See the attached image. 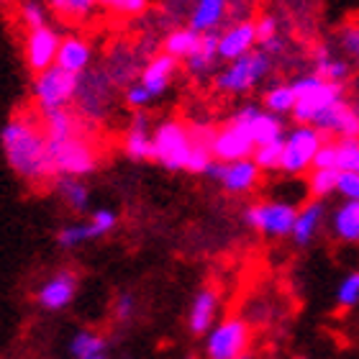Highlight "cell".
I'll return each mask as SVG.
<instances>
[{
    "instance_id": "7402d4cb",
    "label": "cell",
    "mask_w": 359,
    "mask_h": 359,
    "mask_svg": "<svg viewBox=\"0 0 359 359\" xmlns=\"http://www.w3.org/2000/svg\"><path fill=\"white\" fill-rule=\"evenodd\" d=\"M331 231L346 244L359 241V201H344L331 213Z\"/></svg>"
},
{
    "instance_id": "ac0fdd59",
    "label": "cell",
    "mask_w": 359,
    "mask_h": 359,
    "mask_svg": "<svg viewBox=\"0 0 359 359\" xmlns=\"http://www.w3.org/2000/svg\"><path fill=\"white\" fill-rule=\"evenodd\" d=\"M175 72H177V60H175L172 54L162 52L147 62V67L142 69V80H139V83L157 97L170 88V80H172Z\"/></svg>"
},
{
    "instance_id": "60d3db41",
    "label": "cell",
    "mask_w": 359,
    "mask_h": 359,
    "mask_svg": "<svg viewBox=\"0 0 359 359\" xmlns=\"http://www.w3.org/2000/svg\"><path fill=\"white\" fill-rule=\"evenodd\" d=\"M90 221L95 224V229L100 231V236H105V233H111L113 229H116V213L113 210H108V208H100V210H95L93 216H90Z\"/></svg>"
},
{
    "instance_id": "8992f818",
    "label": "cell",
    "mask_w": 359,
    "mask_h": 359,
    "mask_svg": "<svg viewBox=\"0 0 359 359\" xmlns=\"http://www.w3.org/2000/svg\"><path fill=\"white\" fill-rule=\"evenodd\" d=\"M154 149H157V162L165 170H187L190 151H193L190 126L180 121L159 123L154 128Z\"/></svg>"
},
{
    "instance_id": "9c48e42d",
    "label": "cell",
    "mask_w": 359,
    "mask_h": 359,
    "mask_svg": "<svg viewBox=\"0 0 359 359\" xmlns=\"http://www.w3.org/2000/svg\"><path fill=\"white\" fill-rule=\"evenodd\" d=\"M257 151L255 136L249 123L231 118L226 126L216 131V142H213V157L218 162H239V159H252Z\"/></svg>"
},
{
    "instance_id": "44dd1931",
    "label": "cell",
    "mask_w": 359,
    "mask_h": 359,
    "mask_svg": "<svg viewBox=\"0 0 359 359\" xmlns=\"http://www.w3.org/2000/svg\"><path fill=\"white\" fill-rule=\"evenodd\" d=\"M323 213H326L323 201H316V198L298 210V221H295V229H292V239H295L298 247H306V244L313 241V236L323 224Z\"/></svg>"
},
{
    "instance_id": "836d02e7",
    "label": "cell",
    "mask_w": 359,
    "mask_h": 359,
    "mask_svg": "<svg viewBox=\"0 0 359 359\" xmlns=\"http://www.w3.org/2000/svg\"><path fill=\"white\" fill-rule=\"evenodd\" d=\"M283 154H285V139H283V142L257 147L255 157H252V159H255L262 170H280V165H283Z\"/></svg>"
},
{
    "instance_id": "484cf974",
    "label": "cell",
    "mask_w": 359,
    "mask_h": 359,
    "mask_svg": "<svg viewBox=\"0 0 359 359\" xmlns=\"http://www.w3.org/2000/svg\"><path fill=\"white\" fill-rule=\"evenodd\" d=\"M218 36H221V34H216V31L203 34L201 49L187 60V69H190L193 75H208L210 69H213V62L218 60Z\"/></svg>"
},
{
    "instance_id": "681fc988",
    "label": "cell",
    "mask_w": 359,
    "mask_h": 359,
    "mask_svg": "<svg viewBox=\"0 0 359 359\" xmlns=\"http://www.w3.org/2000/svg\"><path fill=\"white\" fill-rule=\"evenodd\" d=\"M3 3H11V0H3Z\"/></svg>"
},
{
    "instance_id": "9a60e30c",
    "label": "cell",
    "mask_w": 359,
    "mask_h": 359,
    "mask_svg": "<svg viewBox=\"0 0 359 359\" xmlns=\"http://www.w3.org/2000/svg\"><path fill=\"white\" fill-rule=\"evenodd\" d=\"M77 292V277L72 272H57L39 287V303L46 311H62L72 303Z\"/></svg>"
},
{
    "instance_id": "603a6c76",
    "label": "cell",
    "mask_w": 359,
    "mask_h": 359,
    "mask_svg": "<svg viewBox=\"0 0 359 359\" xmlns=\"http://www.w3.org/2000/svg\"><path fill=\"white\" fill-rule=\"evenodd\" d=\"M229 0H198L190 15V29L198 34H210L216 31V26L224 21Z\"/></svg>"
},
{
    "instance_id": "ba28073f",
    "label": "cell",
    "mask_w": 359,
    "mask_h": 359,
    "mask_svg": "<svg viewBox=\"0 0 359 359\" xmlns=\"http://www.w3.org/2000/svg\"><path fill=\"white\" fill-rule=\"evenodd\" d=\"M298 210L292 203L283 201H269V203H257L244 210V221L252 229H257L264 236L272 239H283V236H292L295 221H298Z\"/></svg>"
},
{
    "instance_id": "7dc6e473",
    "label": "cell",
    "mask_w": 359,
    "mask_h": 359,
    "mask_svg": "<svg viewBox=\"0 0 359 359\" xmlns=\"http://www.w3.org/2000/svg\"><path fill=\"white\" fill-rule=\"evenodd\" d=\"M97 3L105 6V8H111V11H113V6H116V0H97Z\"/></svg>"
},
{
    "instance_id": "cb8c5ba5",
    "label": "cell",
    "mask_w": 359,
    "mask_h": 359,
    "mask_svg": "<svg viewBox=\"0 0 359 359\" xmlns=\"http://www.w3.org/2000/svg\"><path fill=\"white\" fill-rule=\"evenodd\" d=\"M249 128H252V136H255L257 147L283 142L285 136H287V134H285L280 116H275V113H269V111H259V116L249 123Z\"/></svg>"
},
{
    "instance_id": "ee69618b",
    "label": "cell",
    "mask_w": 359,
    "mask_h": 359,
    "mask_svg": "<svg viewBox=\"0 0 359 359\" xmlns=\"http://www.w3.org/2000/svg\"><path fill=\"white\" fill-rule=\"evenodd\" d=\"M147 6H149V0H116L113 11L123 15H139L147 11Z\"/></svg>"
},
{
    "instance_id": "f1b7e54d",
    "label": "cell",
    "mask_w": 359,
    "mask_h": 359,
    "mask_svg": "<svg viewBox=\"0 0 359 359\" xmlns=\"http://www.w3.org/2000/svg\"><path fill=\"white\" fill-rule=\"evenodd\" d=\"M90 239H100V231L95 229L93 221H83V224H67L57 233V241H60L62 249H75L80 244Z\"/></svg>"
},
{
    "instance_id": "d590c367",
    "label": "cell",
    "mask_w": 359,
    "mask_h": 359,
    "mask_svg": "<svg viewBox=\"0 0 359 359\" xmlns=\"http://www.w3.org/2000/svg\"><path fill=\"white\" fill-rule=\"evenodd\" d=\"M18 15H21V21L29 26V31L46 26V8L41 6L39 0H23L21 8H18Z\"/></svg>"
},
{
    "instance_id": "277c9868",
    "label": "cell",
    "mask_w": 359,
    "mask_h": 359,
    "mask_svg": "<svg viewBox=\"0 0 359 359\" xmlns=\"http://www.w3.org/2000/svg\"><path fill=\"white\" fill-rule=\"evenodd\" d=\"M31 93H34V100L41 111L67 108L80 93V75H72V72L54 65L46 72H39Z\"/></svg>"
},
{
    "instance_id": "bcb514c9",
    "label": "cell",
    "mask_w": 359,
    "mask_h": 359,
    "mask_svg": "<svg viewBox=\"0 0 359 359\" xmlns=\"http://www.w3.org/2000/svg\"><path fill=\"white\" fill-rule=\"evenodd\" d=\"M67 3H69V0H49V6H52L54 11H57V13H62V15H65V11H67Z\"/></svg>"
},
{
    "instance_id": "8d00e7d4",
    "label": "cell",
    "mask_w": 359,
    "mask_h": 359,
    "mask_svg": "<svg viewBox=\"0 0 359 359\" xmlns=\"http://www.w3.org/2000/svg\"><path fill=\"white\" fill-rule=\"evenodd\" d=\"M313 170H339V151H337V142H323L321 151L316 154Z\"/></svg>"
},
{
    "instance_id": "e575fe53",
    "label": "cell",
    "mask_w": 359,
    "mask_h": 359,
    "mask_svg": "<svg viewBox=\"0 0 359 359\" xmlns=\"http://www.w3.org/2000/svg\"><path fill=\"white\" fill-rule=\"evenodd\" d=\"M337 303L341 308H354L359 303V272H349V275L339 283Z\"/></svg>"
},
{
    "instance_id": "f546056e",
    "label": "cell",
    "mask_w": 359,
    "mask_h": 359,
    "mask_svg": "<svg viewBox=\"0 0 359 359\" xmlns=\"http://www.w3.org/2000/svg\"><path fill=\"white\" fill-rule=\"evenodd\" d=\"M339 180H341L339 170H311L308 190H311V195H313L316 201H323L331 193H339Z\"/></svg>"
},
{
    "instance_id": "83f0119b",
    "label": "cell",
    "mask_w": 359,
    "mask_h": 359,
    "mask_svg": "<svg viewBox=\"0 0 359 359\" xmlns=\"http://www.w3.org/2000/svg\"><path fill=\"white\" fill-rule=\"evenodd\" d=\"M57 190H60L62 201L67 203L69 208L77 210V213H85L90 205V190L83 180L77 177H60L57 182Z\"/></svg>"
},
{
    "instance_id": "52a82bcc",
    "label": "cell",
    "mask_w": 359,
    "mask_h": 359,
    "mask_svg": "<svg viewBox=\"0 0 359 359\" xmlns=\"http://www.w3.org/2000/svg\"><path fill=\"white\" fill-rule=\"evenodd\" d=\"M252 331L244 318H224L208 331L205 357L208 359H244L247 357Z\"/></svg>"
},
{
    "instance_id": "ab89813d",
    "label": "cell",
    "mask_w": 359,
    "mask_h": 359,
    "mask_svg": "<svg viewBox=\"0 0 359 359\" xmlns=\"http://www.w3.org/2000/svg\"><path fill=\"white\" fill-rule=\"evenodd\" d=\"M341 46H344V52L352 57V60L359 62V26L352 23V26H346L341 31Z\"/></svg>"
},
{
    "instance_id": "30bf717a",
    "label": "cell",
    "mask_w": 359,
    "mask_h": 359,
    "mask_svg": "<svg viewBox=\"0 0 359 359\" xmlns=\"http://www.w3.org/2000/svg\"><path fill=\"white\" fill-rule=\"evenodd\" d=\"M205 175L218 180L224 185L226 193L231 195H244L249 190H255L262 175V167L257 165L255 159H239V162H218L213 159Z\"/></svg>"
},
{
    "instance_id": "6da1fadb",
    "label": "cell",
    "mask_w": 359,
    "mask_h": 359,
    "mask_svg": "<svg viewBox=\"0 0 359 359\" xmlns=\"http://www.w3.org/2000/svg\"><path fill=\"white\" fill-rule=\"evenodd\" d=\"M0 147L8 167L21 175L26 182H46L57 177L52 144L46 139L44 128L26 116H15L0 131Z\"/></svg>"
},
{
    "instance_id": "8fae6325",
    "label": "cell",
    "mask_w": 359,
    "mask_h": 359,
    "mask_svg": "<svg viewBox=\"0 0 359 359\" xmlns=\"http://www.w3.org/2000/svg\"><path fill=\"white\" fill-rule=\"evenodd\" d=\"M52 154H54V167L60 177H85L95 170L97 157L93 147H90L85 139H72V142L65 144H52Z\"/></svg>"
},
{
    "instance_id": "c3c4849f",
    "label": "cell",
    "mask_w": 359,
    "mask_h": 359,
    "mask_svg": "<svg viewBox=\"0 0 359 359\" xmlns=\"http://www.w3.org/2000/svg\"><path fill=\"white\" fill-rule=\"evenodd\" d=\"M83 359H105V354H95V357H83Z\"/></svg>"
},
{
    "instance_id": "4fadbf2b",
    "label": "cell",
    "mask_w": 359,
    "mask_h": 359,
    "mask_svg": "<svg viewBox=\"0 0 359 359\" xmlns=\"http://www.w3.org/2000/svg\"><path fill=\"white\" fill-rule=\"evenodd\" d=\"M257 23L255 21H239L218 36V60L236 62L247 54L257 52Z\"/></svg>"
},
{
    "instance_id": "d6a6232c",
    "label": "cell",
    "mask_w": 359,
    "mask_h": 359,
    "mask_svg": "<svg viewBox=\"0 0 359 359\" xmlns=\"http://www.w3.org/2000/svg\"><path fill=\"white\" fill-rule=\"evenodd\" d=\"M339 172L359 175V139H339Z\"/></svg>"
},
{
    "instance_id": "7a4b0ae2",
    "label": "cell",
    "mask_w": 359,
    "mask_h": 359,
    "mask_svg": "<svg viewBox=\"0 0 359 359\" xmlns=\"http://www.w3.org/2000/svg\"><path fill=\"white\" fill-rule=\"evenodd\" d=\"M295 93H298V103L292 111V118L298 123H308L316 126V121L321 118L323 113L334 108L337 103H341V85L329 83L313 72V75H300L292 83Z\"/></svg>"
},
{
    "instance_id": "4316f807",
    "label": "cell",
    "mask_w": 359,
    "mask_h": 359,
    "mask_svg": "<svg viewBox=\"0 0 359 359\" xmlns=\"http://www.w3.org/2000/svg\"><path fill=\"white\" fill-rule=\"evenodd\" d=\"M295 103H298V93L292 88V83L275 85L264 93V111L275 113V116H285V113L295 111Z\"/></svg>"
},
{
    "instance_id": "f907efd6",
    "label": "cell",
    "mask_w": 359,
    "mask_h": 359,
    "mask_svg": "<svg viewBox=\"0 0 359 359\" xmlns=\"http://www.w3.org/2000/svg\"><path fill=\"white\" fill-rule=\"evenodd\" d=\"M295 359H303V357H295Z\"/></svg>"
},
{
    "instance_id": "5b68a950",
    "label": "cell",
    "mask_w": 359,
    "mask_h": 359,
    "mask_svg": "<svg viewBox=\"0 0 359 359\" xmlns=\"http://www.w3.org/2000/svg\"><path fill=\"white\" fill-rule=\"evenodd\" d=\"M323 147V136L316 126L308 123H298V126L287 131L285 136V154L280 170L287 175H303L308 170H313L316 154Z\"/></svg>"
},
{
    "instance_id": "d4e9b609",
    "label": "cell",
    "mask_w": 359,
    "mask_h": 359,
    "mask_svg": "<svg viewBox=\"0 0 359 359\" xmlns=\"http://www.w3.org/2000/svg\"><path fill=\"white\" fill-rule=\"evenodd\" d=\"M201 39H203V34L193 31L190 26H187V29H175L172 34H167V39H165V52L172 54L175 60H190V57L201 49Z\"/></svg>"
},
{
    "instance_id": "7c38bea8",
    "label": "cell",
    "mask_w": 359,
    "mask_h": 359,
    "mask_svg": "<svg viewBox=\"0 0 359 359\" xmlns=\"http://www.w3.org/2000/svg\"><path fill=\"white\" fill-rule=\"evenodd\" d=\"M60 46L62 36L52 26H41V29H34L26 34V41H23V57H26V65H29L31 72H46L49 67L57 65V57H60Z\"/></svg>"
},
{
    "instance_id": "7bdbcfd3",
    "label": "cell",
    "mask_w": 359,
    "mask_h": 359,
    "mask_svg": "<svg viewBox=\"0 0 359 359\" xmlns=\"http://www.w3.org/2000/svg\"><path fill=\"white\" fill-rule=\"evenodd\" d=\"M151 93L147 88H144L142 83H136L131 85V88L126 90V103L131 105V108H144V105H149L151 103Z\"/></svg>"
},
{
    "instance_id": "d6986e66",
    "label": "cell",
    "mask_w": 359,
    "mask_h": 359,
    "mask_svg": "<svg viewBox=\"0 0 359 359\" xmlns=\"http://www.w3.org/2000/svg\"><path fill=\"white\" fill-rule=\"evenodd\" d=\"M93 62V49L88 41L80 36H65L60 46V57H57V67L67 69L72 75H83Z\"/></svg>"
},
{
    "instance_id": "2e32d148",
    "label": "cell",
    "mask_w": 359,
    "mask_h": 359,
    "mask_svg": "<svg viewBox=\"0 0 359 359\" xmlns=\"http://www.w3.org/2000/svg\"><path fill=\"white\" fill-rule=\"evenodd\" d=\"M123 151H126V157L134 159V162L157 159L154 131H149V126H147V116H136V121L128 126L126 136H123Z\"/></svg>"
},
{
    "instance_id": "ffe728a7",
    "label": "cell",
    "mask_w": 359,
    "mask_h": 359,
    "mask_svg": "<svg viewBox=\"0 0 359 359\" xmlns=\"http://www.w3.org/2000/svg\"><path fill=\"white\" fill-rule=\"evenodd\" d=\"M41 123L49 144H65L77 139V121L67 108H54V111H41Z\"/></svg>"
},
{
    "instance_id": "f6af8a7d",
    "label": "cell",
    "mask_w": 359,
    "mask_h": 359,
    "mask_svg": "<svg viewBox=\"0 0 359 359\" xmlns=\"http://www.w3.org/2000/svg\"><path fill=\"white\" fill-rule=\"evenodd\" d=\"M131 313H134V298L128 292H123L116 300V316H118L121 321H126V318H131Z\"/></svg>"
},
{
    "instance_id": "4dcf8cb0",
    "label": "cell",
    "mask_w": 359,
    "mask_h": 359,
    "mask_svg": "<svg viewBox=\"0 0 359 359\" xmlns=\"http://www.w3.org/2000/svg\"><path fill=\"white\" fill-rule=\"evenodd\" d=\"M69 352L75 354V359L105 354V339L97 337L95 331H77L72 341H69Z\"/></svg>"
},
{
    "instance_id": "1f68e13d",
    "label": "cell",
    "mask_w": 359,
    "mask_h": 359,
    "mask_svg": "<svg viewBox=\"0 0 359 359\" xmlns=\"http://www.w3.org/2000/svg\"><path fill=\"white\" fill-rule=\"evenodd\" d=\"M316 75L323 77V80H329V83H344V77L349 75V67H346V62L337 60V57H329L326 52H321L318 62H316Z\"/></svg>"
},
{
    "instance_id": "b9f144b4",
    "label": "cell",
    "mask_w": 359,
    "mask_h": 359,
    "mask_svg": "<svg viewBox=\"0 0 359 359\" xmlns=\"http://www.w3.org/2000/svg\"><path fill=\"white\" fill-rule=\"evenodd\" d=\"M339 195H344L346 201H359V175L341 172V180H339Z\"/></svg>"
},
{
    "instance_id": "5bb4252c",
    "label": "cell",
    "mask_w": 359,
    "mask_h": 359,
    "mask_svg": "<svg viewBox=\"0 0 359 359\" xmlns=\"http://www.w3.org/2000/svg\"><path fill=\"white\" fill-rule=\"evenodd\" d=\"M316 128L321 134L339 136V139H359V113L341 100L316 121Z\"/></svg>"
},
{
    "instance_id": "e0dca14e",
    "label": "cell",
    "mask_w": 359,
    "mask_h": 359,
    "mask_svg": "<svg viewBox=\"0 0 359 359\" xmlns=\"http://www.w3.org/2000/svg\"><path fill=\"white\" fill-rule=\"evenodd\" d=\"M218 313V292L213 287H203L198 295L190 303V313H187V326L195 337L201 334H208L213 329V321H216Z\"/></svg>"
},
{
    "instance_id": "f35d334b",
    "label": "cell",
    "mask_w": 359,
    "mask_h": 359,
    "mask_svg": "<svg viewBox=\"0 0 359 359\" xmlns=\"http://www.w3.org/2000/svg\"><path fill=\"white\" fill-rule=\"evenodd\" d=\"M95 6H97V0H69L65 15H67V18H75V21H83V18L93 15Z\"/></svg>"
},
{
    "instance_id": "3957f363",
    "label": "cell",
    "mask_w": 359,
    "mask_h": 359,
    "mask_svg": "<svg viewBox=\"0 0 359 359\" xmlns=\"http://www.w3.org/2000/svg\"><path fill=\"white\" fill-rule=\"evenodd\" d=\"M272 67V60L269 54L257 49V52L247 54L236 62H229V67L221 69L216 77V90L226 93V95H241V93H249L259 80L269 72Z\"/></svg>"
},
{
    "instance_id": "74e56055",
    "label": "cell",
    "mask_w": 359,
    "mask_h": 359,
    "mask_svg": "<svg viewBox=\"0 0 359 359\" xmlns=\"http://www.w3.org/2000/svg\"><path fill=\"white\" fill-rule=\"evenodd\" d=\"M257 41L259 46H269L272 41H277V23L272 15H262V18H257Z\"/></svg>"
}]
</instances>
